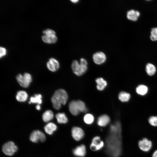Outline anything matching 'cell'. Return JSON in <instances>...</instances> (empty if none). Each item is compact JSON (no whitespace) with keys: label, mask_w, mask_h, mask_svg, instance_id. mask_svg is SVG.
<instances>
[{"label":"cell","mask_w":157,"mask_h":157,"mask_svg":"<svg viewBox=\"0 0 157 157\" xmlns=\"http://www.w3.org/2000/svg\"><path fill=\"white\" fill-rule=\"evenodd\" d=\"M106 151L111 157H119L122 153L121 126L118 121L111 125L106 139Z\"/></svg>","instance_id":"6da1fadb"},{"label":"cell","mask_w":157,"mask_h":157,"mask_svg":"<svg viewBox=\"0 0 157 157\" xmlns=\"http://www.w3.org/2000/svg\"><path fill=\"white\" fill-rule=\"evenodd\" d=\"M68 95L64 89H60L57 90L51 98V101L53 108L56 110H59L61 105H65L67 101Z\"/></svg>","instance_id":"7a4b0ae2"},{"label":"cell","mask_w":157,"mask_h":157,"mask_svg":"<svg viewBox=\"0 0 157 157\" xmlns=\"http://www.w3.org/2000/svg\"><path fill=\"white\" fill-rule=\"evenodd\" d=\"M69 109L72 115H77L81 112H85L87 109L84 103L82 101H72L69 104Z\"/></svg>","instance_id":"3957f363"},{"label":"cell","mask_w":157,"mask_h":157,"mask_svg":"<svg viewBox=\"0 0 157 157\" xmlns=\"http://www.w3.org/2000/svg\"><path fill=\"white\" fill-rule=\"evenodd\" d=\"M16 78L19 85L24 88H28L32 81L31 76L28 73H25L23 75L19 74Z\"/></svg>","instance_id":"277c9868"},{"label":"cell","mask_w":157,"mask_h":157,"mask_svg":"<svg viewBox=\"0 0 157 157\" xmlns=\"http://www.w3.org/2000/svg\"><path fill=\"white\" fill-rule=\"evenodd\" d=\"M71 67L73 72L78 76H81L84 74L87 69V65L79 64L77 60L73 61Z\"/></svg>","instance_id":"5b68a950"},{"label":"cell","mask_w":157,"mask_h":157,"mask_svg":"<svg viewBox=\"0 0 157 157\" xmlns=\"http://www.w3.org/2000/svg\"><path fill=\"white\" fill-rule=\"evenodd\" d=\"M18 149L17 147L11 141L5 143L3 146L2 150L6 155L11 156L14 154Z\"/></svg>","instance_id":"8992f818"},{"label":"cell","mask_w":157,"mask_h":157,"mask_svg":"<svg viewBox=\"0 0 157 157\" xmlns=\"http://www.w3.org/2000/svg\"><path fill=\"white\" fill-rule=\"evenodd\" d=\"M30 140L32 142L37 143L39 141L44 142L46 140V136L41 131L36 130L33 131L30 136Z\"/></svg>","instance_id":"52a82bcc"},{"label":"cell","mask_w":157,"mask_h":157,"mask_svg":"<svg viewBox=\"0 0 157 157\" xmlns=\"http://www.w3.org/2000/svg\"><path fill=\"white\" fill-rule=\"evenodd\" d=\"M104 145V142L101 140L100 137L96 136L93 138L90 147L91 150L95 151L101 149Z\"/></svg>","instance_id":"ba28073f"},{"label":"cell","mask_w":157,"mask_h":157,"mask_svg":"<svg viewBox=\"0 0 157 157\" xmlns=\"http://www.w3.org/2000/svg\"><path fill=\"white\" fill-rule=\"evenodd\" d=\"M138 145L142 151L147 152L151 149L152 144L150 140L146 138H144L139 141Z\"/></svg>","instance_id":"9c48e42d"},{"label":"cell","mask_w":157,"mask_h":157,"mask_svg":"<svg viewBox=\"0 0 157 157\" xmlns=\"http://www.w3.org/2000/svg\"><path fill=\"white\" fill-rule=\"evenodd\" d=\"M72 135L74 140L78 141L84 137V133L81 128L77 126L73 127L71 130Z\"/></svg>","instance_id":"30bf717a"},{"label":"cell","mask_w":157,"mask_h":157,"mask_svg":"<svg viewBox=\"0 0 157 157\" xmlns=\"http://www.w3.org/2000/svg\"><path fill=\"white\" fill-rule=\"evenodd\" d=\"M93 59L94 63L98 65L104 63L106 59V56L104 53L102 52H98L94 53L93 56Z\"/></svg>","instance_id":"8fae6325"},{"label":"cell","mask_w":157,"mask_h":157,"mask_svg":"<svg viewBox=\"0 0 157 157\" xmlns=\"http://www.w3.org/2000/svg\"><path fill=\"white\" fill-rule=\"evenodd\" d=\"M73 154L78 157H83L86 153V148L84 144H81L76 147L73 151Z\"/></svg>","instance_id":"7c38bea8"},{"label":"cell","mask_w":157,"mask_h":157,"mask_svg":"<svg viewBox=\"0 0 157 157\" xmlns=\"http://www.w3.org/2000/svg\"><path fill=\"white\" fill-rule=\"evenodd\" d=\"M47 68L50 71L55 72L59 67V64L58 61L53 58H50L47 64Z\"/></svg>","instance_id":"4fadbf2b"},{"label":"cell","mask_w":157,"mask_h":157,"mask_svg":"<svg viewBox=\"0 0 157 157\" xmlns=\"http://www.w3.org/2000/svg\"><path fill=\"white\" fill-rule=\"evenodd\" d=\"M110 121V119L109 116L104 114L98 117L97 122L99 126L104 127L109 124Z\"/></svg>","instance_id":"5bb4252c"},{"label":"cell","mask_w":157,"mask_h":157,"mask_svg":"<svg viewBox=\"0 0 157 157\" xmlns=\"http://www.w3.org/2000/svg\"><path fill=\"white\" fill-rule=\"evenodd\" d=\"M140 15V12L137 10H131L127 13L126 17L128 19L133 21H136Z\"/></svg>","instance_id":"9a60e30c"},{"label":"cell","mask_w":157,"mask_h":157,"mask_svg":"<svg viewBox=\"0 0 157 157\" xmlns=\"http://www.w3.org/2000/svg\"><path fill=\"white\" fill-rule=\"evenodd\" d=\"M57 129L56 125L54 123L49 122L44 127L45 132L48 134L52 135L54 131Z\"/></svg>","instance_id":"2e32d148"},{"label":"cell","mask_w":157,"mask_h":157,"mask_svg":"<svg viewBox=\"0 0 157 157\" xmlns=\"http://www.w3.org/2000/svg\"><path fill=\"white\" fill-rule=\"evenodd\" d=\"M27 93L24 90H20L17 92L16 96L17 100L19 102H24L28 98Z\"/></svg>","instance_id":"e0dca14e"},{"label":"cell","mask_w":157,"mask_h":157,"mask_svg":"<svg viewBox=\"0 0 157 157\" xmlns=\"http://www.w3.org/2000/svg\"><path fill=\"white\" fill-rule=\"evenodd\" d=\"M97 84V88L98 90L102 91L107 86V82L102 78H97L95 80Z\"/></svg>","instance_id":"ac0fdd59"},{"label":"cell","mask_w":157,"mask_h":157,"mask_svg":"<svg viewBox=\"0 0 157 157\" xmlns=\"http://www.w3.org/2000/svg\"><path fill=\"white\" fill-rule=\"evenodd\" d=\"M54 116L52 111L50 110H47L45 111L42 115L43 121L46 122H48L51 120Z\"/></svg>","instance_id":"d6986e66"},{"label":"cell","mask_w":157,"mask_h":157,"mask_svg":"<svg viewBox=\"0 0 157 157\" xmlns=\"http://www.w3.org/2000/svg\"><path fill=\"white\" fill-rule=\"evenodd\" d=\"M42 96L41 94H35L34 96L31 97L28 103L29 104L33 103L37 104H41L42 102Z\"/></svg>","instance_id":"ffe728a7"},{"label":"cell","mask_w":157,"mask_h":157,"mask_svg":"<svg viewBox=\"0 0 157 157\" xmlns=\"http://www.w3.org/2000/svg\"><path fill=\"white\" fill-rule=\"evenodd\" d=\"M56 117L58 123L65 124L68 122V118L64 113H58L56 115Z\"/></svg>","instance_id":"44dd1931"},{"label":"cell","mask_w":157,"mask_h":157,"mask_svg":"<svg viewBox=\"0 0 157 157\" xmlns=\"http://www.w3.org/2000/svg\"><path fill=\"white\" fill-rule=\"evenodd\" d=\"M129 93L124 91L121 92L119 94L118 98L122 102L128 101L130 98Z\"/></svg>","instance_id":"7402d4cb"},{"label":"cell","mask_w":157,"mask_h":157,"mask_svg":"<svg viewBox=\"0 0 157 157\" xmlns=\"http://www.w3.org/2000/svg\"><path fill=\"white\" fill-rule=\"evenodd\" d=\"M148 88L147 87L143 85H140L138 86L136 88V91L139 94L141 95H144L147 92Z\"/></svg>","instance_id":"603a6c76"},{"label":"cell","mask_w":157,"mask_h":157,"mask_svg":"<svg viewBox=\"0 0 157 157\" xmlns=\"http://www.w3.org/2000/svg\"><path fill=\"white\" fill-rule=\"evenodd\" d=\"M156 69L155 66L151 63H147L146 66V71L149 76L154 75L156 72Z\"/></svg>","instance_id":"cb8c5ba5"},{"label":"cell","mask_w":157,"mask_h":157,"mask_svg":"<svg viewBox=\"0 0 157 157\" xmlns=\"http://www.w3.org/2000/svg\"><path fill=\"white\" fill-rule=\"evenodd\" d=\"M42 39L44 42L49 44L54 43L57 40V37L56 35L50 36L44 35L42 36Z\"/></svg>","instance_id":"d4e9b609"},{"label":"cell","mask_w":157,"mask_h":157,"mask_svg":"<svg viewBox=\"0 0 157 157\" xmlns=\"http://www.w3.org/2000/svg\"><path fill=\"white\" fill-rule=\"evenodd\" d=\"M83 120L86 124H90L93 123L94 120V117L92 115L88 113L84 116Z\"/></svg>","instance_id":"484cf974"},{"label":"cell","mask_w":157,"mask_h":157,"mask_svg":"<svg viewBox=\"0 0 157 157\" xmlns=\"http://www.w3.org/2000/svg\"><path fill=\"white\" fill-rule=\"evenodd\" d=\"M150 38L153 41L157 40V27L153 28L151 29Z\"/></svg>","instance_id":"4316f807"},{"label":"cell","mask_w":157,"mask_h":157,"mask_svg":"<svg viewBox=\"0 0 157 157\" xmlns=\"http://www.w3.org/2000/svg\"><path fill=\"white\" fill-rule=\"evenodd\" d=\"M148 122L149 124L154 126H157V116H152L148 119Z\"/></svg>","instance_id":"83f0119b"},{"label":"cell","mask_w":157,"mask_h":157,"mask_svg":"<svg viewBox=\"0 0 157 157\" xmlns=\"http://www.w3.org/2000/svg\"><path fill=\"white\" fill-rule=\"evenodd\" d=\"M43 33L45 35L47 36H55L56 35L55 31L50 29L44 30L43 31Z\"/></svg>","instance_id":"f1b7e54d"},{"label":"cell","mask_w":157,"mask_h":157,"mask_svg":"<svg viewBox=\"0 0 157 157\" xmlns=\"http://www.w3.org/2000/svg\"><path fill=\"white\" fill-rule=\"evenodd\" d=\"M0 57L1 58L2 56L5 55L6 53V49L2 47H0Z\"/></svg>","instance_id":"f546056e"},{"label":"cell","mask_w":157,"mask_h":157,"mask_svg":"<svg viewBox=\"0 0 157 157\" xmlns=\"http://www.w3.org/2000/svg\"><path fill=\"white\" fill-rule=\"evenodd\" d=\"M80 63L85 65H87L88 62L86 59L83 58H81L80 60Z\"/></svg>","instance_id":"4dcf8cb0"},{"label":"cell","mask_w":157,"mask_h":157,"mask_svg":"<svg viewBox=\"0 0 157 157\" xmlns=\"http://www.w3.org/2000/svg\"><path fill=\"white\" fill-rule=\"evenodd\" d=\"M152 157H157V150L154 152L152 155Z\"/></svg>","instance_id":"1f68e13d"},{"label":"cell","mask_w":157,"mask_h":157,"mask_svg":"<svg viewBox=\"0 0 157 157\" xmlns=\"http://www.w3.org/2000/svg\"><path fill=\"white\" fill-rule=\"evenodd\" d=\"M36 108L38 110H40L41 109V107L40 104H38L36 106Z\"/></svg>","instance_id":"d6a6232c"},{"label":"cell","mask_w":157,"mask_h":157,"mask_svg":"<svg viewBox=\"0 0 157 157\" xmlns=\"http://www.w3.org/2000/svg\"><path fill=\"white\" fill-rule=\"evenodd\" d=\"M71 1L73 3H76L78 1V0H71Z\"/></svg>","instance_id":"836d02e7"}]
</instances>
